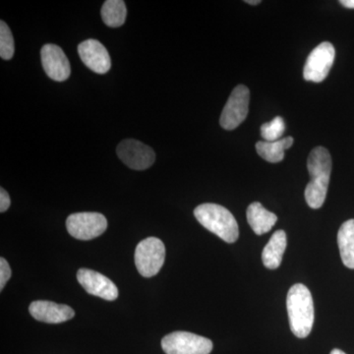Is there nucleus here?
<instances>
[{"mask_svg": "<svg viewBox=\"0 0 354 354\" xmlns=\"http://www.w3.org/2000/svg\"><path fill=\"white\" fill-rule=\"evenodd\" d=\"M335 50L329 41L319 44L310 53L304 64V78L309 82L321 83L327 78L334 64Z\"/></svg>", "mask_w": 354, "mask_h": 354, "instance_id": "nucleus-7", "label": "nucleus"}, {"mask_svg": "<svg viewBox=\"0 0 354 354\" xmlns=\"http://www.w3.org/2000/svg\"><path fill=\"white\" fill-rule=\"evenodd\" d=\"M67 232L79 241H91L101 236L106 228L108 221L100 213L84 212L70 215L66 220Z\"/></svg>", "mask_w": 354, "mask_h": 354, "instance_id": "nucleus-5", "label": "nucleus"}, {"mask_svg": "<svg viewBox=\"0 0 354 354\" xmlns=\"http://www.w3.org/2000/svg\"><path fill=\"white\" fill-rule=\"evenodd\" d=\"M246 214L249 225L257 235L269 232L278 221V216L266 209L259 202L249 205Z\"/></svg>", "mask_w": 354, "mask_h": 354, "instance_id": "nucleus-14", "label": "nucleus"}, {"mask_svg": "<svg viewBox=\"0 0 354 354\" xmlns=\"http://www.w3.org/2000/svg\"><path fill=\"white\" fill-rule=\"evenodd\" d=\"M286 124L283 118L276 116L270 122L264 123L261 127V136L264 141L274 142L278 141L285 133Z\"/></svg>", "mask_w": 354, "mask_h": 354, "instance_id": "nucleus-19", "label": "nucleus"}, {"mask_svg": "<svg viewBox=\"0 0 354 354\" xmlns=\"http://www.w3.org/2000/svg\"><path fill=\"white\" fill-rule=\"evenodd\" d=\"M246 3L250 4V6H258L261 3L260 0H246Z\"/></svg>", "mask_w": 354, "mask_h": 354, "instance_id": "nucleus-24", "label": "nucleus"}, {"mask_svg": "<svg viewBox=\"0 0 354 354\" xmlns=\"http://www.w3.org/2000/svg\"><path fill=\"white\" fill-rule=\"evenodd\" d=\"M77 279L88 295L113 301L118 299V290L111 281L101 272L90 269H80L77 272Z\"/></svg>", "mask_w": 354, "mask_h": 354, "instance_id": "nucleus-11", "label": "nucleus"}, {"mask_svg": "<svg viewBox=\"0 0 354 354\" xmlns=\"http://www.w3.org/2000/svg\"><path fill=\"white\" fill-rule=\"evenodd\" d=\"M339 3L349 9H354V0H342Z\"/></svg>", "mask_w": 354, "mask_h": 354, "instance_id": "nucleus-23", "label": "nucleus"}, {"mask_svg": "<svg viewBox=\"0 0 354 354\" xmlns=\"http://www.w3.org/2000/svg\"><path fill=\"white\" fill-rule=\"evenodd\" d=\"M41 64L46 75L57 82H64L71 73L69 60L64 51L55 44H44L41 51Z\"/></svg>", "mask_w": 354, "mask_h": 354, "instance_id": "nucleus-10", "label": "nucleus"}, {"mask_svg": "<svg viewBox=\"0 0 354 354\" xmlns=\"http://www.w3.org/2000/svg\"><path fill=\"white\" fill-rule=\"evenodd\" d=\"M78 53L83 64L95 73L106 74L111 69L109 51L97 39H87L79 44Z\"/></svg>", "mask_w": 354, "mask_h": 354, "instance_id": "nucleus-12", "label": "nucleus"}, {"mask_svg": "<svg viewBox=\"0 0 354 354\" xmlns=\"http://www.w3.org/2000/svg\"><path fill=\"white\" fill-rule=\"evenodd\" d=\"M250 92L244 85H239L230 95L221 113V127L225 130H234L246 120L249 111Z\"/></svg>", "mask_w": 354, "mask_h": 354, "instance_id": "nucleus-8", "label": "nucleus"}, {"mask_svg": "<svg viewBox=\"0 0 354 354\" xmlns=\"http://www.w3.org/2000/svg\"><path fill=\"white\" fill-rule=\"evenodd\" d=\"M292 144L293 138L290 136L274 142L259 141L256 144V151L267 162L277 164L283 160L285 151L288 150Z\"/></svg>", "mask_w": 354, "mask_h": 354, "instance_id": "nucleus-17", "label": "nucleus"}, {"mask_svg": "<svg viewBox=\"0 0 354 354\" xmlns=\"http://www.w3.org/2000/svg\"><path fill=\"white\" fill-rule=\"evenodd\" d=\"M286 244V234L283 230H277L265 246L262 253L263 264L270 270L278 269L283 261Z\"/></svg>", "mask_w": 354, "mask_h": 354, "instance_id": "nucleus-15", "label": "nucleus"}, {"mask_svg": "<svg viewBox=\"0 0 354 354\" xmlns=\"http://www.w3.org/2000/svg\"><path fill=\"white\" fill-rule=\"evenodd\" d=\"M194 216L200 223L227 243L239 239V223L234 215L221 205L206 203L194 209Z\"/></svg>", "mask_w": 354, "mask_h": 354, "instance_id": "nucleus-3", "label": "nucleus"}, {"mask_svg": "<svg viewBox=\"0 0 354 354\" xmlns=\"http://www.w3.org/2000/svg\"><path fill=\"white\" fill-rule=\"evenodd\" d=\"M337 244L342 263L349 269H354V220L342 223L337 234Z\"/></svg>", "mask_w": 354, "mask_h": 354, "instance_id": "nucleus-16", "label": "nucleus"}, {"mask_svg": "<svg viewBox=\"0 0 354 354\" xmlns=\"http://www.w3.org/2000/svg\"><path fill=\"white\" fill-rule=\"evenodd\" d=\"M330 354H346V353H344V351H341V349H333V351H330Z\"/></svg>", "mask_w": 354, "mask_h": 354, "instance_id": "nucleus-25", "label": "nucleus"}, {"mask_svg": "<svg viewBox=\"0 0 354 354\" xmlns=\"http://www.w3.org/2000/svg\"><path fill=\"white\" fill-rule=\"evenodd\" d=\"M11 274L12 272L8 262L3 257L0 258V290H3L7 281L11 278Z\"/></svg>", "mask_w": 354, "mask_h": 354, "instance_id": "nucleus-21", "label": "nucleus"}, {"mask_svg": "<svg viewBox=\"0 0 354 354\" xmlns=\"http://www.w3.org/2000/svg\"><path fill=\"white\" fill-rule=\"evenodd\" d=\"M165 247L157 237H148L140 242L135 250V265L141 276L152 278L164 265Z\"/></svg>", "mask_w": 354, "mask_h": 354, "instance_id": "nucleus-4", "label": "nucleus"}, {"mask_svg": "<svg viewBox=\"0 0 354 354\" xmlns=\"http://www.w3.org/2000/svg\"><path fill=\"white\" fill-rule=\"evenodd\" d=\"M307 169L311 180L305 188V199L310 208L320 209L327 197L332 171L329 151L321 146L314 148L309 153Z\"/></svg>", "mask_w": 354, "mask_h": 354, "instance_id": "nucleus-1", "label": "nucleus"}, {"mask_svg": "<svg viewBox=\"0 0 354 354\" xmlns=\"http://www.w3.org/2000/svg\"><path fill=\"white\" fill-rule=\"evenodd\" d=\"M101 15L104 24L111 28H118L127 20V9L121 0H108L102 7Z\"/></svg>", "mask_w": 354, "mask_h": 354, "instance_id": "nucleus-18", "label": "nucleus"}, {"mask_svg": "<svg viewBox=\"0 0 354 354\" xmlns=\"http://www.w3.org/2000/svg\"><path fill=\"white\" fill-rule=\"evenodd\" d=\"M10 204L11 200L8 193H7L6 190H4V188H1L0 189V212L1 213L6 212L9 207H10Z\"/></svg>", "mask_w": 354, "mask_h": 354, "instance_id": "nucleus-22", "label": "nucleus"}, {"mask_svg": "<svg viewBox=\"0 0 354 354\" xmlns=\"http://www.w3.org/2000/svg\"><path fill=\"white\" fill-rule=\"evenodd\" d=\"M162 348L167 354H209L213 342L192 333L174 332L162 339Z\"/></svg>", "mask_w": 354, "mask_h": 354, "instance_id": "nucleus-6", "label": "nucleus"}, {"mask_svg": "<svg viewBox=\"0 0 354 354\" xmlns=\"http://www.w3.org/2000/svg\"><path fill=\"white\" fill-rule=\"evenodd\" d=\"M29 311L37 321L48 324L66 322L75 316V311L68 305L57 304L46 300L32 302Z\"/></svg>", "mask_w": 354, "mask_h": 354, "instance_id": "nucleus-13", "label": "nucleus"}, {"mask_svg": "<svg viewBox=\"0 0 354 354\" xmlns=\"http://www.w3.org/2000/svg\"><path fill=\"white\" fill-rule=\"evenodd\" d=\"M291 332L299 339L308 337L314 324L313 298L302 283L292 286L286 297Z\"/></svg>", "mask_w": 354, "mask_h": 354, "instance_id": "nucleus-2", "label": "nucleus"}, {"mask_svg": "<svg viewBox=\"0 0 354 354\" xmlns=\"http://www.w3.org/2000/svg\"><path fill=\"white\" fill-rule=\"evenodd\" d=\"M118 158L134 171H145L152 167L156 160L153 149L134 139L123 140L116 149Z\"/></svg>", "mask_w": 354, "mask_h": 354, "instance_id": "nucleus-9", "label": "nucleus"}, {"mask_svg": "<svg viewBox=\"0 0 354 354\" xmlns=\"http://www.w3.org/2000/svg\"><path fill=\"white\" fill-rule=\"evenodd\" d=\"M14 39L12 32L4 21L0 22V57L2 59L9 60L13 57Z\"/></svg>", "mask_w": 354, "mask_h": 354, "instance_id": "nucleus-20", "label": "nucleus"}]
</instances>
